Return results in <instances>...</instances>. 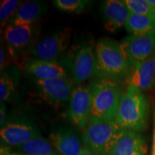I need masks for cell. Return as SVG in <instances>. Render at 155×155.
Here are the masks:
<instances>
[{
  "label": "cell",
  "instance_id": "obj_1",
  "mask_svg": "<svg viewBox=\"0 0 155 155\" xmlns=\"http://www.w3.org/2000/svg\"><path fill=\"white\" fill-rule=\"evenodd\" d=\"M150 104L146 94L137 87L129 86L123 93L114 120L124 130L140 133L147 127Z\"/></svg>",
  "mask_w": 155,
  "mask_h": 155
},
{
  "label": "cell",
  "instance_id": "obj_2",
  "mask_svg": "<svg viewBox=\"0 0 155 155\" xmlns=\"http://www.w3.org/2000/svg\"><path fill=\"white\" fill-rule=\"evenodd\" d=\"M95 55V75L98 78L118 83L127 81L129 68L119 42L109 38L101 39L96 45Z\"/></svg>",
  "mask_w": 155,
  "mask_h": 155
},
{
  "label": "cell",
  "instance_id": "obj_3",
  "mask_svg": "<svg viewBox=\"0 0 155 155\" xmlns=\"http://www.w3.org/2000/svg\"><path fill=\"white\" fill-rule=\"evenodd\" d=\"M114 120H89L82 137L83 146L93 155H110L124 132Z\"/></svg>",
  "mask_w": 155,
  "mask_h": 155
},
{
  "label": "cell",
  "instance_id": "obj_4",
  "mask_svg": "<svg viewBox=\"0 0 155 155\" xmlns=\"http://www.w3.org/2000/svg\"><path fill=\"white\" fill-rule=\"evenodd\" d=\"M91 86L90 120H113L123 94L119 83L98 78Z\"/></svg>",
  "mask_w": 155,
  "mask_h": 155
},
{
  "label": "cell",
  "instance_id": "obj_5",
  "mask_svg": "<svg viewBox=\"0 0 155 155\" xmlns=\"http://www.w3.org/2000/svg\"><path fill=\"white\" fill-rule=\"evenodd\" d=\"M71 34V29L65 28L61 32L42 39L32 47V57L34 59L58 63L68 47Z\"/></svg>",
  "mask_w": 155,
  "mask_h": 155
},
{
  "label": "cell",
  "instance_id": "obj_6",
  "mask_svg": "<svg viewBox=\"0 0 155 155\" xmlns=\"http://www.w3.org/2000/svg\"><path fill=\"white\" fill-rule=\"evenodd\" d=\"M91 96V85H80L74 88L69 101L68 119L81 129H86L90 120Z\"/></svg>",
  "mask_w": 155,
  "mask_h": 155
},
{
  "label": "cell",
  "instance_id": "obj_7",
  "mask_svg": "<svg viewBox=\"0 0 155 155\" xmlns=\"http://www.w3.org/2000/svg\"><path fill=\"white\" fill-rule=\"evenodd\" d=\"M129 71L155 52V35H129L119 42Z\"/></svg>",
  "mask_w": 155,
  "mask_h": 155
},
{
  "label": "cell",
  "instance_id": "obj_8",
  "mask_svg": "<svg viewBox=\"0 0 155 155\" xmlns=\"http://www.w3.org/2000/svg\"><path fill=\"white\" fill-rule=\"evenodd\" d=\"M68 62L73 83L81 84L91 78L96 70V55L91 43L78 46Z\"/></svg>",
  "mask_w": 155,
  "mask_h": 155
},
{
  "label": "cell",
  "instance_id": "obj_9",
  "mask_svg": "<svg viewBox=\"0 0 155 155\" xmlns=\"http://www.w3.org/2000/svg\"><path fill=\"white\" fill-rule=\"evenodd\" d=\"M41 137L35 125L28 121H7L1 127L0 139L5 147H17Z\"/></svg>",
  "mask_w": 155,
  "mask_h": 155
},
{
  "label": "cell",
  "instance_id": "obj_10",
  "mask_svg": "<svg viewBox=\"0 0 155 155\" xmlns=\"http://www.w3.org/2000/svg\"><path fill=\"white\" fill-rule=\"evenodd\" d=\"M37 89L45 100L53 106L69 101L74 90V83L68 77L52 80H36Z\"/></svg>",
  "mask_w": 155,
  "mask_h": 155
},
{
  "label": "cell",
  "instance_id": "obj_11",
  "mask_svg": "<svg viewBox=\"0 0 155 155\" xmlns=\"http://www.w3.org/2000/svg\"><path fill=\"white\" fill-rule=\"evenodd\" d=\"M48 140L60 155H79L83 148L80 136L70 127H61L53 129Z\"/></svg>",
  "mask_w": 155,
  "mask_h": 155
},
{
  "label": "cell",
  "instance_id": "obj_12",
  "mask_svg": "<svg viewBox=\"0 0 155 155\" xmlns=\"http://www.w3.org/2000/svg\"><path fill=\"white\" fill-rule=\"evenodd\" d=\"M35 30L32 25L9 24L5 31V41L9 53L13 58L22 53L32 44Z\"/></svg>",
  "mask_w": 155,
  "mask_h": 155
},
{
  "label": "cell",
  "instance_id": "obj_13",
  "mask_svg": "<svg viewBox=\"0 0 155 155\" xmlns=\"http://www.w3.org/2000/svg\"><path fill=\"white\" fill-rule=\"evenodd\" d=\"M127 82L129 86L144 91H150L155 84V52L144 61L129 71Z\"/></svg>",
  "mask_w": 155,
  "mask_h": 155
},
{
  "label": "cell",
  "instance_id": "obj_14",
  "mask_svg": "<svg viewBox=\"0 0 155 155\" xmlns=\"http://www.w3.org/2000/svg\"><path fill=\"white\" fill-rule=\"evenodd\" d=\"M104 28L108 32H113L125 26L130 12L124 1L107 0L102 6Z\"/></svg>",
  "mask_w": 155,
  "mask_h": 155
},
{
  "label": "cell",
  "instance_id": "obj_15",
  "mask_svg": "<svg viewBox=\"0 0 155 155\" xmlns=\"http://www.w3.org/2000/svg\"><path fill=\"white\" fill-rule=\"evenodd\" d=\"M24 68L28 74L36 80H52L68 78L65 69L58 63L38 59H28L25 61Z\"/></svg>",
  "mask_w": 155,
  "mask_h": 155
},
{
  "label": "cell",
  "instance_id": "obj_16",
  "mask_svg": "<svg viewBox=\"0 0 155 155\" xmlns=\"http://www.w3.org/2000/svg\"><path fill=\"white\" fill-rule=\"evenodd\" d=\"M146 141L140 133L125 130L110 155H145Z\"/></svg>",
  "mask_w": 155,
  "mask_h": 155
},
{
  "label": "cell",
  "instance_id": "obj_17",
  "mask_svg": "<svg viewBox=\"0 0 155 155\" xmlns=\"http://www.w3.org/2000/svg\"><path fill=\"white\" fill-rule=\"evenodd\" d=\"M47 7L38 1H29L22 3L10 19L14 25H32L43 16Z\"/></svg>",
  "mask_w": 155,
  "mask_h": 155
},
{
  "label": "cell",
  "instance_id": "obj_18",
  "mask_svg": "<svg viewBox=\"0 0 155 155\" xmlns=\"http://www.w3.org/2000/svg\"><path fill=\"white\" fill-rule=\"evenodd\" d=\"M125 28L131 35H155V17L130 13Z\"/></svg>",
  "mask_w": 155,
  "mask_h": 155
},
{
  "label": "cell",
  "instance_id": "obj_19",
  "mask_svg": "<svg viewBox=\"0 0 155 155\" xmlns=\"http://www.w3.org/2000/svg\"><path fill=\"white\" fill-rule=\"evenodd\" d=\"M17 152L25 155H60L48 139L42 137L16 147Z\"/></svg>",
  "mask_w": 155,
  "mask_h": 155
},
{
  "label": "cell",
  "instance_id": "obj_20",
  "mask_svg": "<svg viewBox=\"0 0 155 155\" xmlns=\"http://www.w3.org/2000/svg\"><path fill=\"white\" fill-rule=\"evenodd\" d=\"M131 14L155 17V9L146 0H124Z\"/></svg>",
  "mask_w": 155,
  "mask_h": 155
},
{
  "label": "cell",
  "instance_id": "obj_21",
  "mask_svg": "<svg viewBox=\"0 0 155 155\" xmlns=\"http://www.w3.org/2000/svg\"><path fill=\"white\" fill-rule=\"evenodd\" d=\"M53 2L59 10L80 13L86 9L90 2L88 0H55Z\"/></svg>",
  "mask_w": 155,
  "mask_h": 155
},
{
  "label": "cell",
  "instance_id": "obj_22",
  "mask_svg": "<svg viewBox=\"0 0 155 155\" xmlns=\"http://www.w3.org/2000/svg\"><path fill=\"white\" fill-rule=\"evenodd\" d=\"M21 5L20 1L17 0H4L0 5V22L1 28L5 27L8 19H12L15 13Z\"/></svg>",
  "mask_w": 155,
  "mask_h": 155
},
{
  "label": "cell",
  "instance_id": "obj_23",
  "mask_svg": "<svg viewBox=\"0 0 155 155\" xmlns=\"http://www.w3.org/2000/svg\"><path fill=\"white\" fill-rule=\"evenodd\" d=\"M15 91V84L8 75L3 73L0 78V100L7 101L12 96Z\"/></svg>",
  "mask_w": 155,
  "mask_h": 155
},
{
  "label": "cell",
  "instance_id": "obj_24",
  "mask_svg": "<svg viewBox=\"0 0 155 155\" xmlns=\"http://www.w3.org/2000/svg\"><path fill=\"white\" fill-rule=\"evenodd\" d=\"M7 109H6L5 104L1 103V108H0V124L1 127L7 122Z\"/></svg>",
  "mask_w": 155,
  "mask_h": 155
},
{
  "label": "cell",
  "instance_id": "obj_25",
  "mask_svg": "<svg viewBox=\"0 0 155 155\" xmlns=\"http://www.w3.org/2000/svg\"><path fill=\"white\" fill-rule=\"evenodd\" d=\"M6 65V55L4 48L2 47V43L1 44V48H0V69L1 72H2V70L5 68Z\"/></svg>",
  "mask_w": 155,
  "mask_h": 155
},
{
  "label": "cell",
  "instance_id": "obj_26",
  "mask_svg": "<svg viewBox=\"0 0 155 155\" xmlns=\"http://www.w3.org/2000/svg\"><path fill=\"white\" fill-rule=\"evenodd\" d=\"M0 155H25L23 154H20L18 152H14L12 151L9 150L8 147H2L1 148V154Z\"/></svg>",
  "mask_w": 155,
  "mask_h": 155
},
{
  "label": "cell",
  "instance_id": "obj_27",
  "mask_svg": "<svg viewBox=\"0 0 155 155\" xmlns=\"http://www.w3.org/2000/svg\"><path fill=\"white\" fill-rule=\"evenodd\" d=\"M151 155H155V109H154V134H153V143H152Z\"/></svg>",
  "mask_w": 155,
  "mask_h": 155
},
{
  "label": "cell",
  "instance_id": "obj_28",
  "mask_svg": "<svg viewBox=\"0 0 155 155\" xmlns=\"http://www.w3.org/2000/svg\"><path fill=\"white\" fill-rule=\"evenodd\" d=\"M79 155H93V154L90 152H89V151L87 150L86 148H84L83 146V148L81 149L80 154Z\"/></svg>",
  "mask_w": 155,
  "mask_h": 155
},
{
  "label": "cell",
  "instance_id": "obj_29",
  "mask_svg": "<svg viewBox=\"0 0 155 155\" xmlns=\"http://www.w3.org/2000/svg\"><path fill=\"white\" fill-rule=\"evenodd\" d=\"M147 2H148L150 5L152 6V7H153L155 9V0H147Z\"/></svg>",
  "mask_w": 155,
  "mask_h": 155
}]
</instances>
